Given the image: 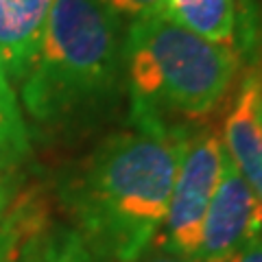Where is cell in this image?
<instances>
[{"mask_svg":"<svg viewBox=\"0 0 262 262\" xmlns=\"http://www.w3.org/2000/svg\"><path fill=\"white\" fill-rule=\"evenodd\" d=\"M188 127L131 116L96 146L61 188V201L90 251L136 262L158 241Z\"/></svg>","mask_w":262,"mask_h":262,"instance_id":"cell-1","label":"cell"},{"mask_svg":"<svg viewBox=\"0 0 262 262\" xmlns=\"http://www.w3.org/2000/svg\"><path fill=\"white\" fill-rule=\"evenodd\" d=\"M125 29L96 0H53L35 61L18 83L20 107L59 129L116 105L125 85Z\"/></svg>","mask_w":262,"mask_h":262,"instance_id":"cell-2","label":"cell"},{"mask_svg":"<svg viewBox=\"0 0 262 262\" xmlns=\"http://www.w3.org/2000/svg\"><path fill=\"white\" fill-rule=\"evenodd\" d=\"M122 70L129 116L206 120L232 98L241 55L162 15L127 24Z\"/></svg>","mask_w":262,"mask_h":262,"instance_id":"cell-3","label":"cell"},{"mask_svg":"<svg viewBox=\"0 0 262 262\" xmlns=\"http://www.w3.org/2000/svg\"><path fill=\"white\" fill-rule=\"evenodd\" d=\"M223 140L214 125H199L186 131L177 162L166 216L160 229L162 249L194 258L201 225L223 168Z\"/></svg>","mask_w":262,"mask_h":262,"instance_id":"cell-4","label":"cell"},{"mask_svg":"<svg viewBox=\"0 0 262 262\" xmlns=\"http://www.w3.org/2000/svg\"><path fill=\"white\" fill-rule=\"evenodd\" d=\"M262 234V201L234 162L223 153V168L201 225L196 262H227Z\"/></svg>","mask_w":262,"mask_h":262,"instance_id":"cell-5","label":"cell"},{"mask_svg":"<svg viewBox=\"0 0 262 262\" xmlns=\"http://www.w3.org/2000/svg\"><path fill=\"white\" fill-rule=\"evenodd\" d=\"M262 68L251 63L232 94L221 140L227 158L262 201Z\"/></svg>","mask_w":262,"mask_h":262,"instance_id":"cell-6","label":"cell"},{"mask_svg":"<svg viewBox=\"0 0 262 262\" xmlns=\"http://www.w3.org/2000/svg\"><path fill=\"white\" fill-rule=\"evenodd\" d=\"M53 0H0V63L13 88L35 61Z\"/></svg>","mask_w":262,"mask_h":262,"instance_id":"cell-7","label":"cell"},{"mask_svg":"<svg viewBox=\"0 0 262 262\" xmlns=\"http://www.w3.org/2000/svg\"><path fill=\"white\" fill-rule=\"evenodd\" d=\"M51 229L46 203L37 194L20 196L0 221V262H44Z\"/></svg>","mask_w":262,"mask_h":262,"instance_id":"cell-8","label":"cell"},{"mask_svg":"<svg viewBox=\"0 0 262 262\" xmlns=\"http://www.w3.org/2000/svg\"><path fill=\"white\" fill-rule=\"evenodd\" d=\"M238 7V0H168V15L196 35L236 51Z\"/></svg>","mask_w":262,"mask_h":262,"instance_id":"cell-9","label":"cell"},{"mask_svg":"<svg viewBox=\"0 0 262 262\" xmlns=\"http://www.w3.org/2000/svg\"><path fill=\"white\" fill-rule=\"evenodd\" d=\"M31 138L13 83L0 63V168L11 170L29 158Z\"/></svg>","mask_w":262,"mask_h":262,"instance_id":"cell-10","label":"cell"},{"mask_svg":"<svg viewBox=\"0 0 262 262\" xmlns=\"http://www.w3.org/2000/svg\"><path fill=\"white\" fill-rule=\"evenodd\" d=\"M44 262H103L72 227H53L46 241Z\"/></svg>","mask_w":262,"mask_h":262,"instance_id":"cell-11","label":"cell"},{"mask_svg":"<svg viewBox=\"0 0 262 262\" xmlns=\"http://www.w3.org/2000/svg\"><path fill=\"white\" fill-rule=\"evenodd\" d=\"M96 3L105 11H110L114 18L127 24L136 20L168 15V0H96Z\"/></svg>","mask_w":262,"mask_h":262,"instance_id":"cell-12","label":"cell"},{"mask_svg":"<svg viewBox=\"0 0 262 262\" xmlns=\"http://www.w3.org/2000/svg\"><path fill=\"white\" fill-rule=\"evenodd\" d=\"M227 262H262V234L256 241H251L245 249H241L236 256L229 258Z\"/></svg>","mask_w":262,"mask_h":262,"instance_id":"cell-13","label":"cell"},{"mask_svg":"<svg viewBox=\"0 0 262 262\" xmlns=\"http://www.w3.org/2000/svg\"><path fill=\"white\" fill-rule=\"evenodd\" d=\"M136 262H196L192 258H184V256H177V253H170L166 249H162L158 253H144V256L140 260H136Z\"/></svg>","mask_w":262,"mask_h":262,"instance_id":"cell-14","label":"cell"},{"mask_svg":"<svg viewBox=\"0 0 262 262\" xmlns=\"http://www.w3.org/2000/svg\"><path fill=\"white\" fill-rule=\"evenodd\" d=\"M7 201H9V190H7V184H5V170L0 168V214L7 208Z\"/></svg>","mask_w":262,"mask_h":262,"instance_id":"cell-15","label":"cell"},{"mask_svg":"<svg viewBox=\"0 0 262 262\" xmlns=\"http://www.w3.org/2000/svg\"><path fill=\"white\" fill-rule=\"evenodd\" d=\"M260 116H262V103H260Z\"/></svg>","mask_w":262,"mask_h":262,"instance_id":"cell-16","label":"cell"},{"mask_svg":"<svg viewBox=\"0 0 262 262\" xmlns=\"http://www.w3.org/2000/svg\"><path fill=\"white\" fill-rule=\"evenodd\" d=\"M258 66H260V68H262V61H258Z\"/></svg>","mask_w":262,"mask_h":262,"instance_id":"cell-17","label":"cell"}]
</instances>
